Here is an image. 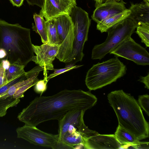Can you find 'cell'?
Here are the masks:
<instances>
[{"label": "cell", "mask_w": 149, "mask_h": 149, "mask_svg": "<svg viewBox=\"0 0 149 149\" xmlns=\"http://www.w3.org/2000/svg\"><path fill=\"white\" fill-rule=\"evenodd\" d=\"M20 102L19 98H15L13 96H0V117L6 114L8 108L15 106Z\"/></svg>", "instance_id": "obj_19"}, {"label": "cell", "mask_w": 149, "mask_h": 149, "mask_svg": "<svg viewBox=\"0 0 149 149\" xmlns=\"http://www.w3.org/2000/svg\"><path fill=\"white\" fill-rule=\"evenodd\" d=\"M6 56L5 51L2 49H0V59H4Z\"/></svg>", "instance_id": "obj_33"}, {"label": "cell", "mask_w": 149, "mask_h": 149, "mask_svg": "<svg viewBox=\"0 0 149 149\" xmlns=\"http://www.w3.org/2000/svg\"><path fill=\"white\" fill-rule=\"evenodd\" d=\"M76 0H45L40 14L46 20L64 14L70 15Z\"/></svg>", "instance_id": "obj_11"}, {"label": "cell", "mask_w": 149, "mask_h": 149, "mask_svg": "<svg viewBox=\"0 0 149 149\" xmlns=\"http://www.w3.org/2000/svg\"><path fill=\"white\" fill-rule=\"evenodd\" d=\"M83 65H75L73 64H71L66 65L65 67L64 68L56 69H54L53 70L54 72L49 74L48 76H47L46 78L44 79L48 82L49 79L54 77L71 70L78 68Z\"/></svg>", "instance_id": "obj_22"}, {"label": "cell", "mask_w": 149, "mask_h": 149, "mask_svg": "<svg viewBox=\"0 0 149 149\" xmlns=\"http://www.w3.org/2000/svg\"><path fill=\"white\" fill-rule=\"evenodd\" d=\"M17 138L23 139L36 145L57 149L58 143V134L44 132L33 126L25 125L16 129Z\"/></svg>", "instance_id": "obj_9"}, {"label": "cell", "mask_w": 149, "mask_h": 149, "mask_svg": "<svg viewBox=\"0 0 149 149\" xmlns=\"http://www.w3.org/2000/svg\"><path fill=\"white\" fill-rule=\"evenodd\" d=\"M140 82L143 83L145 85V87L149 89V73H148L147 75L145 77L141 76L139 79L138 80Z\"/></svg>", "instance_id": "obj_30"}, {"label": "cell", "mask_w": 149, "mask_h": 149, "mask_svg": "<svg viewBox=\"0 0 149 149\" xmlns=\"http://www.w3.org/2000/svg\"><path fill=\"white\" fill-rule=\"evenodd\" d=\"M84 149H120L122 145L116 139L114 134H99L89 137L84 141Z\"/></svg>", "instance_id": "obj_12"}, {"label": "cell", "mask_w": 149, "mask_h": 149, "mask_svg": "<svg viewBox=\"0 0 149 149\" xmlns=\"http://www.w3.org/2000/svg\"><path fill=\"white\" fill-rule=\"evenodd\" d=\"M33 50L36 56L32 61L44 69V79L47 77V70H53L52 62L58 54L60 45L43 44L40 46L32 45Z\"/></svg>", "instance_id": "obj_10"}, {"label": "cell", "mask_w": 149, "mask_h": 149, "mask_svg": "<svg viewBox=\"0 0 149 149\" xmlns=\"http://www.w3.org/2000/svg\"><path fill=\"white\" fill-rule=\"evenodd\" d=\"M58 35L61 41L56 58L66 63L71 54L74 38V26L69 15L64 14L54 18Z\"/></svg>", "instance_id": "obj_7"}, {"label": "cell", "mask_w": 149, "mask_h": 149, "mask_svg": "<svg viewBox=\"0 0 149 149\" xmlns=\"http://www.w3.org/2000/svg\"><path fill=\"white\" fill-rule=\"evenodd\" d=\"M136 33L146 47L149 46V23H143L136 26Z\"/></svg>", "instance_id": "obj_21"}, {"label": "cell", "mask_w": 149, "mask_h": 149, "mask_svg": "<svg viewBox=\"0 0 149 149\" xmlns=\"http://www.w3.org/2000/svg\"><path fill=\"white\" fill-rule=\"evenodd\" d=\"M138 102L140 107L149 116V95L147 94L139 95Z\"/></svg>", "instance_id": "obj_23"}, {"label": "cell", "mask_w": 149, "mask_h": 149, "mask_svg": "<svg viewBox=\"0 0 149 149\" xmlns=\"http://www.w3.org/2000/svg\"><path fill=\"white\" fill-rule=\"evenodd\" d=\"M95 2V6L96 7L102 3L103 0H94Z\"/></svg>", "instance_id": "obj_34"}, {"label": "cell", "mask_w": 149, "mask_h": 149, "mask_svg": "<svg viewBox=\"0 0 149 149\" xmlns=\"http://www.w3.org/2000/svg\"><path fill=\"white\" fill-rule=\"evenodd\" d=\"M1 62V61H0V63Z\"/></svg>", "instance_id": "obj_37"}, {"label": "cell", "mask_w": 149, "mask_h": 149, "mask_svg": "<svg viewBox=\"0 0 149 149\" xmlns=\"http://www.w3.org/2000/svg\"><path fill=\"white\" fill-rule=\"evenodd\" d=\"M74 26V38L72 49L66 65H75L81 61L84 56L83 50L85 42L87 40L91 20L88 14L80 7L74 6L69 15Z\"/></svg>", "instance_id": "obj_5"}, {"label": "cell", "mask_w": 149, "mask_h": 149, "mask_svg": "<svg viewBox=\"0 0 149 149\" xmlns=\"http://www.w3.org/2000/svg\"><path fill=\"white\" fill-rule=\"evenodd\" d=\"M130 148L148 149H149V142H140L138 143L131 146Z\"/></svg>", "instance_id": "obj_28"}, {"label": "cell", "mask_w": 149, "mask_h": 149, "mask_svg": "<svg viewBox=\"0 0 149 149\" xmlns=\"http://www.w3.org/2000/svg\"><path fill=\"white\" fill-rule=\"evenodd\" d=\"M144 3L148 5H149V0H143Z\"/></svg>", "instance_id": "obj_36"}, {"label": "cell", "mask_w": 149, "mask_h": 149, "mask_svg": "<svg viewBox=\"0 0 149 149\" xmlns=\"http://www.w3.org/2000/svg\"><path fill=\"white\" fill-rule=\"evenodd\" d=\"M25 74L11 80L0 88V96L3 95L12 86L23 79Z\"/></svg>", "instance_id": "obj_25"}, {"label": "cell", "mask_w": 149, "mask_h": 149, "mask_svg": "<svg viewBox=\"0 0 149 149\" xmlns=\"http://www.w3.org/2000/svg\"><path fill=\"white\" fill-rule=\"evenodd\" d=\"M34 20L36 31L40 36L43 44L47 43L48 42L45 24V20L42 15L35 13L33 15Z\"/></svg>", "instance_id": "obj_18"}, {"label": "cell", "mask_w": 149, "mask_h": 149, "mask_svg": "<svg viewBox=\"0 0 149 149\" xmlns=\"http://www.w3.org/2000/svg\"><path fill=\"white\" fill-rule=\"evenodd\" d=\"M1 63L3 67L6 70L9 68L10 63L7 60L3 59L1 61Z\"/></svg>", "instance_id": "obj_32"}, {"label": "cell", "mask_w": 149, "mask_h": 149, "mask_svg": "<svg viewBox=\"0 0 149 149\" xmlns=\"http://www.w3.org/2000/svg\"><path fill=\"white\" fill-rule=\"evenodd\" d=\"M45 0H26L28 3L30 5H37L41 8L43 6Z\"/></svg>", "instance_id": "obj_29"}, {"label": "cell", "mask_w": 149, "mask_h": 149, "mask_svg": "<svg viewBox=\"0 0 149 149\" xmlns=\"http://www.w3.org/2000/svg\"><path fill=\"white\" fill-rule=\"evenodd\" d=\"M48 81L45 79L39 80L34 85V90L41 95L46 90L47 84Z\"/></svg>", "instance_id": "obj_26"}, {"label": "cell", "mask_w": 149, "mask_h": 149, "mask_svg": "<svg viewBox=\"0 0 149 149\" xmlns=\"http://www.w3.org/2000/svg\"><path fill=\"white\" fill-rule=\"evenodd\" d=\"M125 3L122 0L119 2L109 1L98 5L91 16L93 20L98 23L111 15L121 13L127 8Z\"/></svg>", "instance_id": "obj_13"}, {"label": "cell", "mask_w": 149, "mask_h": 149, "mask_svg": "<svg viewBox=\"0 0 149 149\" xmlns=\"http://www.w3.org/2000/svg\"><path fill=\"white\" fill-rule=\"evenodd\" d=\"M39 80H36L31 82L19 88L13 95L16 98H19L23 97L24 93L29 88L34 86Z\"/></svg>", "instance_id": "obj_24"}, {"label": "cell", "mask_w": 149, "mask_h": 149, "mask_svg": "<svg viewBox=\"0 0 149 149\" xmlns=\"http://www.w3.org/2000/svg\"><path fill=\"white\" fill-rule=\"evenodd\" d=\"M136 26L132 21L127 17L109 28L107 31L108 36L105 41L93 47L91 58L101 60L125 40L131 37Z\"/></svg>", "instance_id": "obj_6"}, {"label": "cell", "mask_w": 149, "mask_h": 149, "mask_svg": "<svg viewBox=\"0 0 149 149\" xmlns=\"http://www.w3.org/2000/svg\"><path fill=\"white\" fill-rule=\"evenodd\" d=\"M45 24L48 40L47 43L60 45L61 42L58 35L55 19L52 18L46 20Z\"/></svg>", "instance_id": "obj_16"}, {"label": "cell", "mask_w": 149, "mask_h": 149, "mask_svg": "<svg viewBox=\"0 0 149 149\" xmlns=\"http://www.w3.org/2000/svg\"><path fill=\"white\" fill-rule=\"evenodd\" d=\"M114 135L117 141L122 145L130 144L133 146L140 141L133 134L119 125Z\"/></svg>", "instance_id": "obj_17"}, {"label": "cell", "mask_w": 149, "mask_h": 149, "mask_svg": "<svg viewBox=\"0 0 149 149\" xmlns=\"http://www.w3.org/2000/svg\"><path fill=\"white\" fill-rule=\"evenodd\" d=\"M110 54L117 58L121 57L132 61L137 65H149L148 52L131 37L123 42Z\"/></svg>", "instance_id": "obj_8"}, {"label": "cell", "mask_w": 149, "mask_h": 149, "mask_svg": "<svg viewBox=\"0 0 149 149\" xmlns=\"http://www.w3.org/2000/svg\"><path fill=\"white\" fill-rule=\"evenodd\" d=\"M121 0H103V2L102 3L109 1H115L117 2H119Z\"/></svg>", "instance_id": "obj_35"}, {"label": "cell", "mask_w": 149, "mask_h": 149, "mask_svg": "<svg viewBox=\"0 0 149 149\" xmlns=\"http://www.w3.org/2000/svg\"><path fill=\"white\" fill-rule=\"evenodd\" d=\"M6 72V70L3 67L1 62L0 63V88L8 82Z\"/></svg>", "instance_id": "obj_27"}, {"label": "cell", "mask_w": 149, "mask_h": 149, "mask_svg": "<svg viewBox=\"0 0 149 149\" xmlns=\"http://www.w3.org/2000/svg\"><path fill=\"white\" fill-rule=\"evenodd\" d=\"M130 13V10L126 9L121 13L110 16L97 23V29L101 33L107 32L109 28L127 18Z\"/></svg>", "instance_id": "obj_15"}, {"label": "cell", "mask_w": 149, "mask_h": 149, "mask_svg": "<svg viewBox=\"0 0 149 149\" xmlns=\"http://www.w3.org/2000/svg\"><path fill=\"white\" fill-rule=\"evenodd\" d=\"M107 99L116 115L119 125L133 134L139 141L148 137L149 123L133 96L120 90L109 93Z\"/></svg>", "instance_id": "obj_2"}, {"label": "cell", "mask_w": 149, "mask_h": 149, "mask_svg": "<svg viewBox=\"0 0 149 149\" xmlns=\"http://www.w3.org/2000/svg\"><path fill=\"white\" fill-rule=\"evenodd\" d=\"M14 6L20 7L23 4L24 0H9Z\"/></svg>", "instance_id": "obj_31"}, {"label": "cell", "mask_w": 149, "mask_h": 149, "mask_svg": "<svg viewBox=\"0 0 149 149\" xmlns=\"http://www.w3.org/2000/svg\"><path fill=\"white\" fill-rule=\"evenodd\" d=\"M25 66L16 63H10L9 68L6 70L7 82L15 79L25 73Z\"/></svg>", "instance_id": "obj_20"}, {"label": "cell", "mask_w": 149, "mask_h": 149, "mask_svg": "<svg viewBox=\"0 0 149 149\" xmlns=\"http://www.w3.org/2000/svg\"><path fill=\"white\" fill-rule=\"evenodd\" d=\"M32 45L30 29L0 19V49L6 53L3 59L25 66L34 56Z\"/></svg>", "instance_id": "obj_3"}, {"label": "cell", "mask_w": 149, "mask_h": 149, "mask_svg": "<svg viewBox=\"0 0 149 149\" xmlns=\"http://www.w3.org/2000/svg\"><path fill=\"white\" fill-rule=\"evenodd\" d=\"M129 9L131 13L127 18L131 19L136 26L149 23V5L145 3H131Z\"/></svg>", "instance_id": "obj_14"}, {"label": "cell", "mask_w": 149, "mask_h": 149, "mask_svg": "<svg viewBox=\"0 0 149 149\" xmlns=\"http://www.w3.org/2000/svg\"><path fill=\"white\" fill-rule=\"evenodd\" d=\"M97 101L96 97L89 91L65 89L52 95L36 97L17 117L25 125L36 126L50 120L59 121L72 110L86 111L93 107Z\"/></svg>", "instance_id": "obj_1"}, {"label": "cell", "mask_w": 149, "mask_h": 149, "mask_svg": "<svg viewBox=\"0 0 149 149\" xmlns=\"http://www.w3.org/2000/svg\"><path fill=\"white\" fill-rule=\"evenodd\" d=\"M127 70L126 65L117 57L98 63L87 72L86 85L90 91L101 88L123 77Z\"/></svg>", "instance_id": "obj_4"}]
</instances>
